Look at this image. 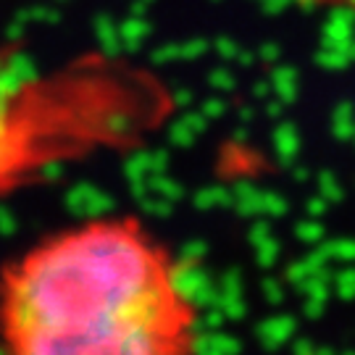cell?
I'll use <instances>...</instances> for the list:
<instances>
[{
	"mask_svg": "<svg viewBox=\"0 0 355 355\" xmlns=\"http://www.w3.org/2000/svg\"><path fill=\"white\" fill-rule=\"evenodd\" d=\"M311 6H321V8H331V11L355 13V0H303Z\"/></svg>",
	"mask_w": 355,
	"mask_h": 355,
	"instance_id": "2",
	"label": "cell"
},
{
	"mask_svg": "<svg viewBox=\"0 0 355 355\" xmlns=\"http://www.w3.org/2000/svg\"><path fill=\"white\" fill-rule=\"evenodd\" d=\"M0 355H203V305L150 224L89 216L0 263Z\"/></svg>",
	"mask_w": 355,
	"mask_h": 355,
	"instance_id": "1",
	"label": "cell"
}]
</instances>
